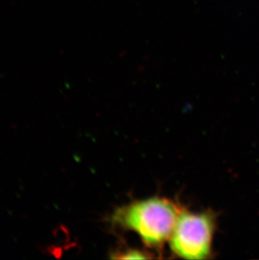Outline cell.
I'll list each match as a JSON object with an SVG mask.
<instances>
[{"label": "cell", "mask_w": 259, "mask_h": 260, "mask_svg": "<svg viewBox=\"0 0 259 260\" xmlns=\"http://www.w3.org/2000/svg\"><path fill=\"white\" fill-rule=\"evenodd\" d=\"M182 210L163 198L133 202L113 215L115 224L137 232L147 245L156 247L170 238Z\"/></svg>", "instance_id": "1"}, {"label": "cell", "mask_w": 259, "mask_h": 260, "mask_svg": "<svg viewBox=\"0 0 259 260\" xmlns=\"http://www.w3.org/2000/svg\"><path fill=\"white\" fill-rule=\"evenodd\" d=\"M215 230L211 213H191L183 211L171 235V249L188 259H204L210 256Z\"/></svg>", "instance_id": "2"}, {"label": "cell", "mask_w": 259, "mask_h": 260, "mask_svg": "<svg viewBox=\"0 0 259 260\" xmlns=\"http://www.w3.org/2000/svg\"><path fill=\"white\" fill-rule=\"evenodd\" d=\"M115 258H120V259H142V258H147L148 257L145 255V253L141 252L139 250H133V249H130V250L124 251L122 253H118L115 257H112Z\"/></svg>", "instance_id": "3"}]
</instances>
